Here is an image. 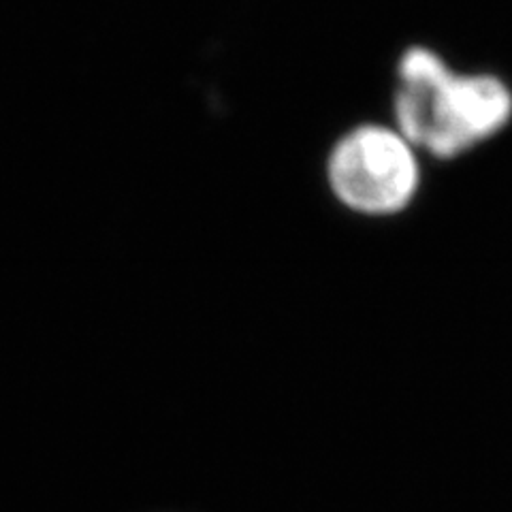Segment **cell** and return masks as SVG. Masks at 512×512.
I'll return each mask as SVG.
<instances>
[{
	"mask_svg": "<svg viewBox=\"0 0 512 512\" xmlns=\"http://www.w3.org/2000/svg\"><path fill=\"white\" fill-rule=\"evenodd\" d=\"M395 128L416 150L455 158L493 139L512 120V92L495 75H457L425 47L399 62Z\"/></svg>",
	"mask_w": 512,
	"mask_h": 512,
	"instance_id": "obj_1",
	"label": "cell"
},
{
	"mask_svg": "<svg viewBox=\"0 0 512 512\" xmlns=\"http://www.w3.org/2000/svg\"><path fill=\"white\" fill-rule=\"evenodd\" d=\"M331 192L363 216H393L412 203L421 186L416 148L397 131L361 124L335 143L327 160Z\"/></svg>",
	"mask_w": 512,
	"mask_h": 512,
	"instance_id": "obj_2",
	"label": "cell"
}]
</instances>
